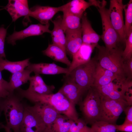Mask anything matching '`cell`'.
I'll return each instance as SVG.
<instances>
[{"instance_id":"1","label":"cell","mask_w":132,"mask_h":132,"mask_svg":"<svg viewBox=\"0 0 132 132\" xmlns=\"http://www.w3.org/2000/svg\"><path fill=\"white\" fill-rule=\"evenodd\" d=\"M16 91L22 98L26 99L34 104H45L52 106L60 113L74 121L78 119L75 105L58 91L55 94H41L31 92L20 88L17 89Z\"/></svg>"},{"instance_id":"2","label":"cell","mask_w":132,"mask_h":132,"mask_svg":"<svg viewBox=\"0 0 132 132\" xmlns=\"http://www.w3.org/2000/svg\"><path fill=\"white\" fill-rule=\"evenodd\" d=\"M96 47L97 54L95 58L99 64L114 74L118 78L117 82L124 84L132 81L128 79L126 73L121 45L110 50L98 44Z\"/></svg>"},{"instance_id":"3","label":"cell","mask_w":132,"mask_h":132,"mask_svg":"<svg viewBox=\"0 0 132 132\" xmlns=\"http://www.w3.org/2000/svg\"><path fill=\"white\" fill-rule=\"evenodd\" d=\"M23 99L14 91L5 99L3 111L6 122L5 132L12 130L13 132H20L27 105Z\"/></svg>"},{"instance_id":"4","label":"cell","mask_w":132,"mask_h":132,"mask_svg":"<svg viewBox=\"0 0 132 132\" xmlns=\"http://www.w3.org/2000/svg\"><path fill=\"white\" fill-rule=\"evenodd\" d=\"M92 6L96 7L101 16L102 27V33L101 38L104 42L106 48L110 50L121 45L118 34L111 23L108 9L106 8L107 1L104 0H90Z\"/></svg>"},{"instance_id":"5","label":"cell","mask_w":132,"mask_h":132,"mask_svg":"<svg viewBox=\"0 0 132 132\" xmlns=\"http://www.w3.org/2000/svg\"><path fill=\"white\" fill-rule=\"evenodd\" d=\"M98 62L93 58L73 69L65 77L74 82L84 92L93 86Z\"/></svg>"},{"instance_id":"6","label":"cell","mask_w":132,"mask_h":132,"mask_svg":"<svg viewBox=\"0 0 132 132\" xmlns=\"http://www.w3.org/2000/svg\"><path fill=\"white\" fill-rule=\"evenodd\" d=\"M88 91L85 98L80 103V108L85 122L92 124L99 120L102 98L94 86Z\"/></svg>"},{"instance_id":"7","label":"cell","mask_w":132,"mask_h":132,"mask_svg":"<svg viewBox=\"0 0 132 132\" xmlns=\"http://www.w3.org/2000/svg\"><path fill=\"white\" fill-rule=\"evenodd\" d=\"M99 120L115 124L119 116L128 106L124 100H113L102 97Z\"/></svg>"},{"instance_id":"8","label":"cell","mask_w":132,"mask_h":132,"mask_svg":"<svg viewBox=\"0 0 132 132\" xmlns=\"http://www.w3.org/2000/svg\"><path fill=\"white\" fill-rule=\"evenodd\" d=\"M20 132H49L41 117L32 106L27 105Z\"/></svg>"},{"instance_id":"9","label":"cell","mask_w":132,"mask_h":132,"mask_svg":"<svg viewBox=\"0 0 132 132\" xmlns=\"http://www.w3.org/2000/svg\"><path fill=\"white\" fill-rule=\"evenodd\" d=\"M124 6L122 0H110L108 9L112 25L122 44H125L126 40L123 16Z\"/></svg>"},{"instance_id":"10","label":"cell","mask_w":132,"mask_h":132,"mask_svg":"<svg viewBox=\"0 0 132 132\" xmlns=\"http://www.w3.org/2000/svg\"><path fill=\"white\" fill-rule=\"evenodd\" d=\"M132 86V81L122 84L117 82L115 83L113 81L102 86L95 87L103 98L125 100L126 93Z\"/></svg>"},{"instance_id":"11","label":"cell","mask_w":132,"mask_h":132,"mask_svg":"<svg viewBox=\"0 0 132 132\" xmlns=\"http://www.w3.org/2000/svg\"><path fill=\"white\" fill-rule=\"evenodd\" d=\"M49 23L43 25L41 24H31L26 29L18 32L14 31L12 34L7 37L8 43L13 45L16 44V42L31 36L39 35L45 33H51L49 30Z\"/></svg>"},{"instance_id":"12","label":"cell","mask_w":132,"mask_h":132,"mask_svg":"<svg viewBox=\"0 0 132 132\" xmlns=\"http://www.w3.org/2000/svg\"><path fill=\"white\" fill-rule=\"evenodd\" d=\"M98 44H89L82 43L77 51L72 56V61L70 65L68 67V71L65 76L76 67L88 62L91 59L93 50Z\"/></svg>"},{"instance_id":"13","label":"cell","mask_w":132,"mask_h":132,"mask_svg":"<svg viewBox=\"0 0 132 132\" xmlns=\"http://www.w3.org/2000/svg\"><path fill=\"white\" fill-rule=\"evenodd\" d=\"M59 11V7L37 5L30 9L29 16L36 19L42 24L45 25L49 23V21H51L54 16Z\"/></svg>"},{"instance_id":"14","label":"cell","mask_w":132,"mask_h":132,"mask_svg":"<svg viewBox=\"0 0 132 132\" xmlns=\"http://www.w3.org/2000/svg\"><path fill=\"white\" fill-rule=\"evenodd\" d=\"M65 77L64 83L58 91L75 105L79 102L85 92L74 82L67 77Z\"/></svg>"},{"instance_id":"15","label":"cell","mask_w":132,"mask_h":132,"mask_svg":"<svg viewBox=\"0 0 132 132\" xmlns=\"http://www.w3.org/2000/svg\"><path fill=\"white\" fill-rule=\"evenodd\" d=\"M66 52L72 57L80 48L82 43L81 28L66 30Z\"/></svg>"},{"instance_id":"16","label":"cell","mask_w":132,"mask_h":132,"mask_svg":"<svg viewBox=\"0 0 132 132\" xmlns=\"http://www.w3.org/2000/svg\"><path fill=\"white\" fill-rule=\"evenodd\" d=\"M4 9L11 17L12 21L23 16H29L30 12L28 1L26 0H9Z\"/></svg>"},{"instance_id":"17","label":"cell","mask_w":132,"mask_h":132,"mask_svg":"<svg viewBox=\"0 0 132 132\" xmlns=\"http://www.w3.org/2000/svg\"><path fill=\"white\" fill-rule=\"evenodd\" d=\"M26 68L30 69L35 74H43L54 75L61 74H66L68 67L64 68L55 63H30Z\"/></svg>"},{"instance_id":"18","label":"cell","mask_w":132,"mask_h":132,"mask_svg":"<svg viewBox=\"0 0 132 132\" xmlns=\"http://www.w3.org/2000/svg\"><path fill=\"white\" fill-rule=\"evenodd\" d=\"M81 23L83 43L89 44H98L101 36L93 29L86 12H84L81 17Z\"/></svg>"},{"instance_id":"19","label":"cell","mask_w":132,"mask_h":132,"mask_svg":"<svg viewBox=\"0 0 132 132\" xmlns=\"http://www.w3.org/2000/svg\"><path fill=\"white\" fill-rule=\"evenodd\" d=\"M32 106L40 115L48 131L51 125L60 114L53 107L48 104L36 103Z\"/></svg>"},{"instance_id":"20","label":"cell","mask_w":132,"mask_h":132,"mask_svg":"<svg viewBox=\"0 0 132 132\" xmlns=\"http://www.w3.org/2000/svg\"><path fill=\"white\" fill-rule=\"evenodd\" d=\"M29 81V86L27 90L31 92L41 94H50L53 93L55 89L54 86L46 84L39 74L30 77Z\"/></svg>"},{"instance_id":"21","label":"cell","mask_w":132,"mask_h":132,"mask_svg":"<svg viewBox=\"0 0 132 132\" xmlns=\"http://www.w3.org/2000/svg\"><path fill=\"white\" fill-rule=\"evenodd\" d=\"M62 17L59 15L54 20L51 21L54 27L51 34L52 44L59 47L66 52L65 35L61 26Z\"/></svg>"},{"instance_id":"22","label":"cell","mask_w":132,"mask_h":132,"mask_svg":"<svg viewBox=\"0 0 132 132\" xmlns=\"http://www.w3.org/2000/svg\"><path fill=\"white\" fill-rule=\"evenodd\" d=\"M92 6L84 0H73L60 7V11L66 12L82 17L86 10Z\"/></svg>"},{"instance_id":"23","label":"cell","mask_w":132,"mask_h":132,"mask_svg":"<svg viewBox=\"0 0 132 132\" xmlns=\"http://www.w3.org/2000/svg\"><path fill=\"white\" fill-rule=\"evenodd\" d=\"M118 80L116 76L112 72L101 67L98 62L97 66L94 86L98 87Z\"/></svg>"},{"instance_id":"24","label":"cell","mask_w":132,"mask_h":132,"mask_svg":"<svg viewBox=\"0 0 132 132\" xmlns=\"http://www.w3.org/2000/svg\"><path fill=\"white\" fill-rule=\"evenodd\" d=\"M43 54L56 61L66 64L69 67L71 62L66 55V53L61 48L53 44H49L45 50L42 51Z\"/></svg>"},{"instance_id":"25","label":"cell","mask_w":132,"mask_h":132,"mask_svg":"<svg viewBox=\"0 0 132 132\" xmlns=\"http://www.w3.org/2000/svg\"><path fill=\"white\" fill-rule=\"evenodd\" d=\"M32 72L30 69L26 68L23 70L12 74L9 82L11 92H13L21 85L27 83L29 80Z\"/></svg>"},{"instance_id":"26","label":"cell","mask_w":132,"mask_h":132,"mask_svg":"<svg viewBox=\"0 0 132 132\" xmlns=\"http://www.w3.org/2000/svg\"><path fill=\"white\" fill-rule=\"evenodd\" d=\"M30 59L28 58L21 61L12 62L0 57V71L6 70L12 74L22 71L29 65Z\"/></svg>"},{"instance_id":"27","label":"cell","mask_w":132,"mask_h":132,"mask_svg":"<svg viewBox=\"0 0 132 132\" xmlns=\"http://www.w3.org/2000/svg\"><path fill=\"white\" fill-rule=\"evenodd\" d=\"M61 26L64 32L68 30H74L81 28V17L66 12H64Z\"/></svg>"},{"instance_id":"28","label":"cell","mask_w":132,"mask_h":132,"mask_svg":"<svg viewBox=\"0 0 132 132\" xmlns=\"http://www.w3.org/2000/svg\"><path fill=\"white\" fill-rule=\"evenodd\" d=\"M74 121L60 114L49 129V132H69Z\"/></svg>"},{"instance_id":"29","label":"cell","mask_w":132,"mask_h":132,"mask_svg":"<svg viewBox=\"0 0 132 132\" xmlns=\"http://www.w3.org/2000/svg\"><path fill=\"white\" fill-rule=\"evenodd\" d=\"M125 22L124 24L126 39L132 31V0H130L127 4L124 5Z\"/></svg>"},{"instance_id":"30","label":"cell","mask_w":132,"mask_h":132,"mask_svg":"<svg viewBox=\"0 0 132 132\" xmlns=\"http://www.w3.org/2000/svg\"><path fill=\"white\" fill-rule=\"evenodd\" d=\"M115 124L99 120L92 123L91 128L93 132H116Z\"/></svg>"},{"instance_id":"31","label":"cell","mask_w":132,"mask_h":132,"mask_svg":"<svg viewBox=\"0 0 132 132\" xmlns=\"http://www.w3.org/2000/svg\"><path fill=\"white\" fill-rule=\"evenodd\" d=\"M69 131L71 132H93L91 128L87 126L84 121L79 119L73 121Z\"/></svg>"},{"instance_id":"32","label":"cell","mask_w":132,"mask_h":132,"mask_svg":"<svg viewBox=\"0 0 132 132\" xmlns=\"http://www.w3.org/2000/svg\"><path fill=\"white\" fill-rule=\"evenodd\" d=\"M125 44V48L123 50L122 54L124 61L132 58V31L126 39Z\"/></svg>"},{"instance_id":"33","label":"cell","mask_w":132,"mask_h":132,"mask_svg":"<svg viewBox=\"0 0 132 132\" xmlns=\"http://www.w3.org/2000/svg\"><path fill=\"white\" fill-rule=\"evenodd\" d=\"M0 71V98L5 99L11 93L9 86V82L4 80Z\"/></svg>"},{"instance_id":"34","label":"cell","mask_w":132,"mask_h":132,"mask_svg":"<svg viewBox=\"0 0 132 132\" xmlns=\"http://www.w3.org/2000/svg\"><path fill=\"white\" fill-rule=\"evenodd\" d=\"M7 33V29L4 28L3 26L0 27V57L6 58L4 50L5 38Z\"/></svg>"},{"instance_id":"35","label":"cell","mask_w":132,"mask_h":132,"mask_svg":"<svg viewBox=\"0 0 132 132\" xmlns=\"http://www.w3.org/2000/svg\"><path fill=\"white\" fill-rule=\"evenodd\" d=\"M124 67L127 79L132 80V58L124 61Z\"/></svg>"},{"instance_id":"36","label":"cell","mask_w":132,"mask_h":132,"mask_svg":"<svg viewBox=\"0 0 132 132\" xmlns=\"http://www.w3.org/2000/svg\"><path fill=\"white\" fill-rule=\"evenodd\" d=\"M116 131L121 132H132V123H124L120 125H115Z\"/></svg>"},{"instance_id":"37","label":"cell","mask_w":132,"mask_h":132,"mask_svg":"<svg viewBox=\"0 0 132 132\" xmlns=\"http://www.w3.org/2000/svg\"><path fill=\"white\" fill-rule=\"evenodd\" d=\"M126 116L124 123H132V106H128L124 109Z\"/></svg>"},{"instance_id":"38","label":"cell","mask_w":132,"mask_h":132,"mask_svg":"<svg viewBox=\"0 0 132 132\" xmlns=\"http://www.w3.org/2000/svg\"><path fill=\"white\" fill-rule=\"evenodd\" d=\"M125 99L128 106L132 105V89L130 88L126 93Z\"/></svg>"},{"instance_id":"39","label":"cell","mask_w":132,"mask_h":132,"mask_svg":"<svg viewBox=\"0 0 132 132\" xmlns=\"http://www.w3.org/2000/svg\"><path fill=\"white\" fill-rule=\"evenodd\" d=\"M0 98V117L2 111H3L5 99ZM5 125L2 123L0 122V129H4Z\"/></svg>"},{"instance_id":"40","label":"cell","mask_w":132,"mask_h":132,"mask_svg":"<svg viewBox=\"0 0 132 132\" xmlns=\"http://www.w3.org/2000/svg\"><path fill=\"white\" fill-rule=\"evenodd\" d=\"M11 132V130H9V131H6V132Z\"/></svg>"}]
</instances>
